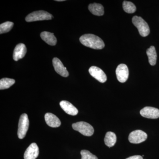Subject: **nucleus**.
<instances>
[{
	"label": "nucleus",
	"mask_w": 159,
	"mask_h": 159,
	"mask_svg": "<svg viewBox=\"0 0 159 159\" xmlns=\"http://www.w3.org/2000/svg\"><path fill=\"white\" fill-rule=\"evenodd\" d=\"M80 41L83 45L92 49L100 50L105 47L102 40L93 34H84L80 38Z\"/></svg>",
	"instance_id": "f257e3e1"
},
{
	"label": "nucleus",
	"mask_w": 159,
	"mask_h": 159,
	"mask_svg": "<svg viewBox=\"0 0 159 159\" xmlns=\"http://www.w3.org/2000/svg\"><path fill=\"white\" fill-rule=\"evenodd\" d=\"M132 22L134 25L138 29L141 36L146 37L150 33V29L148 24L142 17L136 16H134L132 18Z\"/></svg>",
	"instance_id": "f03ea898"
},
{
	"label": "nucleus",
	"mask_w": 159,
	"mask_h": 159,
	"mask_svg": "<svg viewBox=\"0 0 159 159\" xmlns=\"http://www.w3.org/2000/svg\"><path fill=\"white\" fill-rule=\"evenodd\" d=\"M72 127L74 130L79 132L85 136H91L94 134L93 127L85 122H79L74 123L72 125Z\"/></svg>",
	"instance_id": "7ed1b4c3"
},
{
	"label": "nucleus",
	"mask_w": 159,
	"mask_h": 159,
	"mask_svg": "<svg viewBox=\"0 0 159 159\" xmlns=\"http://www.w3.org/2000/svg\"><path fill=\"white\" fill-rule=\"evenodd\" d=\"M53 16L47 11L40 10L31 12L25 18V20L28 22L36 21L50 20L53 18Z\"/></svg>",
	"instance_id": "20e7f679"
},
{
	"label": "nucleus",
	"mask_w": 159,
	"mask_h": 159,
	"mask_svg": "<svg viewBox=\"0 0 159 159\" xmlns=\"http://www.w3.org/2000/svg\"><path fill=\"white\" fill-rule=\"evenodd\" d=\"M29 121L28 115L23 114L20 116L18 124L17 135L19 139H22L25 137L29 129Z\"/></svg>",
	"instance_id": "39448f33"
},
{
	"label": "nucleus",
	"mask_w": 159,
	"mask_h": 159,
	"mask_svg": "<svg viewBox=\"0 0 159 159\" xmlns=\"http://www.w3.org/2000/svg\"><path fill=\"white\" fill-rule=\"evenodd\" d=\"M148 135L145 132L141 130H136L132 132L129 136V141L133 144H139L145 142Z\"/></svg>",
	"instance_id": "423d86ee"
},
{
	"label": "nucleus",
	"mask_w": 159,
	"mask_h": 159,
	"mask_svg": "<svg viewBox=\"0 0 159 159\" xmlns=\"http://www.w3.org/2000/svg\"><path fill=\"white\" fill-rule=\"evenodd\" d=\"M129 70L126 65L121 64L117 67L116 70L117 78L119 82H125L129 77Z\"/></svg>",
	"instance_id": "0eeeda50"
},
{
	"label": "nucleus",
	"mask_w": 159,
	"mask_h": 159,
	"mask_svg": "<svg viewBox=\"0 0 159 159\" xmlns=\"http://www.w3.org/2000/svg\"><path fill=\"white\" fill-rule=\"evenodd\" d=\"M89 73L92 77L97 80L99 82L104 83L107 80L105 73L98 67L95 66L91 67L89 69Z\"/></svg>",
	"instance_id": "6e6552de"
},
{
	"label": "nucleus",
	"mask_w": 159,
	"mask_h": 159,
	"mask_svg": "<svg viewBox=\"0 0 159 159\" xmlns=\"http://www.w3.org/2000/svg\"><path fill=\"white\" fill-rule=\"evenodd\" d=\"M140 114L145 118L156 119L159 118V110L151 107H146L141 110Z\"/></svg>",
	"instance_id": "1a4fd4ad"
},
{
	"label": "nucleus",
	"mask_w": 159,
	"mask_h": 159,
	"mask_svg": "<svg viewBox=\"0 0 159 159\" xmlns=\"http://www.w3.org/2000/svg\"><path fill=\"white\" fill-rule=\"evenodd\" d=\"M39 154V148L37 144L32 143L29 145L24 154L25 159H35Z\"/></svg>",
	"instance_id": "9d476101"
},
{
	"label": "nucleus",
	"mask_w": 159,
	"mask_h": 159,
	"mask_svg": "<svg viewBox=\"0 0 159 159\" xmlns=\"http://www.w3.org/2000/svg\"><path fill=\"white\" fill-rule=\"evenodd\" d=\"M52 61L54 70L57 74L63 77H67L69 76V73L67 70L66 68L64 67L62 62L58 58L54 57Z\"/></svg>",
	"instance_id": "9b49d317"
},
{
	"label": "nucleus",
	"mask_w": 159,
	"mask_h": 159,
	"mask_svg": "<svg viewBox=\"0 0 159 159\" xmlns=\"http://www.w3.org/2000/svg\"><path fill=\"white\" fill-rule=\"evenodd\" d=\"M27 53V48L23 43H19L15 48L13 53V58L15 61L22 59Z\"/></svg>",
	"instance_id": "f8f14e48"
},
{
	"label": "nucleus",
	"mask_w": 159,
	"mask_h": 159,
	"mask_svg": "<svg viewBox=\"0 0 159 159\" xmlns=\"http://www.w3.org/2000/svg\"><path fill=\"white\" fill-rule=\"evenodd\" d=\"M60 105L64 111L69 115L75 116L78 114V110L69 101L66 100L61 101Z\"/></svg>",
	"instance_id": "ddd939ff"
},
{
	"label": "nucleus",
	"mask_w": 159,
	"mask_h": 159,
	"mask_svg": "<svg viewBox=\"0 0 159 159\" xmlns=\"http://www.w3.org/2000/svg\"><path fill=\"white\" fill-rule=\"evenodd\" d=\"M45 120L47 124L50 127L56 128L59 127L61 124L60 119L55 115L51 113L45 114Z\"/></svg>",
	"instance_id": "4468645a"
},
{
	"label": "nucleus",
	"mask_w": 159,
	"mask_h": 159,
	"mask_svg": "<svg viewBox=\"0 0 159 159\" xmlns=\"http://www.w3.org/2000/svg\"><path fill=\"white\" fill-rule=\"evenodd\" d=\"M40 36L43 40L50 45L54 46L57 43V39L54 36V33L43 31L41 33Z\"/></svg>",
	"instance_id": "2eb2a0df"
},
{
	"label": "nucleus",
	"mask_w": 159,
	"mask_h": 159,
	"mask_svg": "<svg viewBox=\"0 0 159 159\" xmlns=\"http://www.w3.org/2000/svg\"><path fill=\"white\" fill-rule=\"evenodd\" d=\"M89 9L90 11L97 16H101L104 14V8L102 5L98 3H93L89 5Z\"/></svg>",
	"instance_id": "dca6fc26"
},
{
	"label": "nucleus",
	"mask_w": 159,
	"mask_h": 159,
	"mask_svg": "<svg viewBox=\"0 0 159 159\" xmlns=\"http://www.w3.org/2000/svg\"><path fill=\"white\" fill-rule=\"evenodd\" d=\"M117 141V137L116 134L112 132H108L106 134L104 138V143L108 147L114 146Z\"/></svg>",
	"instance_id": "f3484780"
},
{
	"label": "nucleus",
	"mask_w": 159,
	"mask_h": 159,
	"mask_svg": "<svg viewBox=\"0 0 159 159\" xmlns=\"http://www.w3.org/2000/svg\"><path fill=\"white\" fill-rule=\"evenodd\" d=\"M148 58V61L151 66L155 65L157 62V54L155 48L154 46H151L146 51Z\"/></svg>",
	"instance_id": "a211bd4d"
},
{
	"label": "nucleus",
	"mask_w": 159,
	"mask_h": 159,
	"mask_svg": "<svg viewBox=\"0 0 159 159\" xmlns=\"http://www.w3.org/2000/svg\"><path fill=\"white\" fill-rule=\"evenodd\" d=\"M15 80L13 79L8 78H2L0 80V89H9L14 84Z\"/></svg>",
	"instance_id": "6ab92c4d"
},
{
	"label": "nucleus",
	"mask_w": 159,
	"mask_h": 159,
	"mask_svg": "<svg viewBox=\"0 0 159 159\" xmlns=\"http://www.w3.org/2000/svg\"><path fill=\"white\" fill-rule=\"evenodd\" d=\"M122 6L124 11L127 13H133L136 11V7L131 2L124 1Z\"/></svg>",
	"instance_id": "aec40b11"
},
{
	"label": "nucleus",
	"mask_w": 159,
	"mask_h": 159,
	"mask_svg": "<svg viewBox=\"0 0 159 159\" xmlns=\"http://www.w3.org/2000/svg\"><path fill=\"white\" fill-rule=\"evenodd\" d=\"M13 22H11L7 21L2 23L0 25V34L7 33L9 32L12 29L13 27Z\"/></svg>",
	"instance_id": "412c9836"
},
{
	"label": "nucleus",
	"mask_w": 159,
	"mask_h": 159,
	"mask_svg": "<svg viewBox=\"0 0 159 159\" xmlns=\"http://www.w3.org/2000/svg\"><path fill=\"white\" fill-rule=\"evenodd\" d=\"M80 154L81 155V159H98L97 156L91 153L88 150H81Z\"/></svg>",
	"instance_id": "4be33fe9"
},
{
	"label": "nucleus",
	"mask_w": 159,
	"mask_h": 159,
	"mask_svg": "<svg viewBox=\"0 0 159 159\" xmlns=\"http://www.w3.org/2000/svg\"><path fill=\"white\" fill-rule=\"evenodd\" d=\"M126 159H143L142 157L140 155H135L129 157Z\"/></svg>",
	"instance_id": "5701e85b"
},
{
	"label": "nucleus",
	"mask_w": 159,
	"mask_h": 159,
	"mask_svg": "<svg viewBox=\"0 0 159 159\" xmlns=\"http://www.w3.org/2000/svg\"><path fill=\"white\" fill-rule=\"evenodd\" d=\"M57 2H63V1H64V0H57Z\"/></svg>",
	"instance_id": "b1692460"
}]
</instances>
